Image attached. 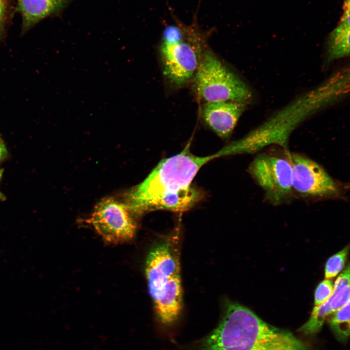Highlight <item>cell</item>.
I'll return each instance as SVG.
<instances>
[{
    "label": "cell",
    "instance_id": "7a4b0ae2",
    "mask_svg": "<svg viewBox=\"0 0 350 350\" xmlns=\"http://www.w3.org/2000/svg\"><path fill=\"white\" fill-rule=\"evenodd\" d=\"M200 350H309L292 333L267 324L250 309L228 304L218 326L200 343Z\"/></svg>",
    "mask_w": 350,
    "mask_h": 350
},
{
    "label": "cell",
    "instance_id": "9c48e42d",
    "mask_svg": "<svg viewBox=\"0 0 350 350\" xmlns=\"http://www.w3.org/2000/svg\"><path fill=\"white\" fill-rule=\"evenodd\" d=\"M245 107L246 104L236 101L205 103L202 108V119L218 136L227 138L232 133Z\"/></svg>",
    "mask_w": 350,
    "mask_h": 350
},
{
    "label": "cell",
    "instance_id": "7c38bea8",
    "mask_svg": "<svg viewBox=\"0 0 350 350\" xmlns=\"http://www.w3.org/2000/svg\"><path fill=\"white\" fill-rule=\"evenodd\" d=\"M327 301L333 313L350 302V267L349 264L336 280L333 286L332 294Z\"/></svg>",
    "mask_w": 350,
    "mask_h": 350
},
{
    "label": "cell",
    "instance_id": "52a82bcc",
    "mask_svg": "<svg viewBox=\"0 0 350 350\" xmlns=\"http://www.w3.org/2000/svg\"><path fill=\"white\" fill-rule=\"evenodd\" d=\"M134 214L126 202L107 198L97 204L86 222L105 241L120 243L130 240L134 235L136 228Z\"/></svg>",
    "mask_w": 350,
    "mask_h": 350
},
{
    "label": "cell",
    "instance_id": "5b68a950",
    "mask_svg": "<svg viewBox=\"0 0 350 350\" xmlns=\"http://www.w3.org/2000/svg\"><path fill=\"white\" fill-rule=\"evenodd\" d=\"M193 80L197 94L205 103L229 101L246 104L252 98L248 87L208 49L202 55Z\"/></svg>",
    "mask_w": 350,
    "mask_h": 350
},
{
    "label": "cell",
    "instance_id": "ba28073f",
    "mask_svg": "<svg viewBox=\"0 0 350 350\" xmlns=\"http://www.w3.org/2000/svg\"><path fill=\"white\" fill-rule=\"evenodd\" d=\"M292 169V189L304 197H328L337 195V184L318 163L296 153L287 156Z\"/></svg>",
    "mask_w": 350,
    "mask_h": 350
},
{
    "label": "cell",
    "instance_id": "3957f363",
    "mask_svg": "<svg viewBox=\"0 0 350 350\" xmlns=\"http://www.w3.org/2000/svg\"><path fill=\"white\" fill-rule=\"evenodd\" d=\"M178 241L166 237L150 252L146 263L148 289L156 314L164 324H170L179 317L182 309Z\"/></svg>",
    "mask_w": 350,
    "mask_h": 350
},
{
    "label": "cell",
    "instance_id": "277c9868",
    "mask_svg": "<svg viewBox=\"0 0 350 350\" xmlns=\"http://www.w3.org/2000/svg\"><path fill=\"white\" fill-rule=\"evenodd\" d=\"M173 15L175 23L164 29L158 52L164 76L172 86L180 88L193 79L206 49V37L195 17L186 25Z\"/></svg>",
    "mask_w": 350,
    "mask_h": 350
},
{
    "label": "cell",
    "instance_id": "ac0fdd59",
    "mask_svg": "<svg viewBox=\"0 0 350 350\" xmlns=\"http://www.w3.org/2000/svg\"><path fill=\"white\" fill-rule=\"evenodd\" d=\"M2 171H0V179H1V177L2 176ZM5 197L4 195L0 191V200H3L5 199Z\"/></svg>",
    "mask_w": 350,
    "mask_h": 350
},
{
    "label": "cell",
    "instance_id": "5bb4252c",
    "mask_svg": "<svg viewBox=\"0 0 350 350\" xmlns=\"http://www.w3.org/2000/svg\"><path fill=\"white\" fill-rule=\"evenodd\" d=\"M349 246L331 256L327 261L325 267V278L332 279L336 276L343 269L349 253Z\"/></svg>",
    "mask_w": 350,
    "mask_h": 350
},
{
    "label": "cell",
    "instance_id": "8992f818",
    "mask_svg": "<svg viewBox=\"0 0 350 350\" xmlns=\"http://www.w3.org/2000/svg\"><path fill=\"white\" fill-rule=\"evenodd\" d=\"M249 172L272 204H280L291 195L292 169L287 157L260 154L250 164Z\"/></svg>",
    "mask_w": 350,
    "mask_h": 350
},
{
    "label": "cell",
    "instance_id": "6da1fadb",
    "mask_svg": "<svg viewBox=\"0 0 350 350\" xmlns=\"http://www.w3.org/2000/svg\"><path fill=\"white\" fill-rule=\"evenodd\" d=\"M189 143L179 154L162 160L127 197L126 203L136 214L157 210L183 212L193 203L191 183L199 170L214 159L213 155L198 157Z\"/></svg>",
    "mask_w": 350,
    "mask_h": 350
},
{
    "label": "cell",
    "instance_id": "2e32d148",
    "mask_svg": "<svg viewBox=\"0 0 350 350\" xmlns=\"http://www.w3.org/2000/svg\"><path fill=\"white\" fill-rule=\"evenodd\" d=\"M8 0H0V39L5 30L8 12Z\"/></svg>",
    "mask_w": 350,
    "mask_h": 350
},
{
    "label": "cell",
    "instance_id": "8fae6325",
    "mask_svg": "<svg viewBox=\"0 0 350 350\" xmlns=\"http://www.w3.org/2000/svg\"><path fill=\"white\" fill-rule=\"evenodd\" d=\"M350 53V0H345L343 12L338 24L330 35L328 43L329 61L349 55Z\"/></svg>",
    "mask_w": 350,
    "mask_h": 350
},
{
    "label": "cell",
    "instance_id": "e0dca14e",
    "mask_svg": "<svg viewBox=\"0 0 350 350\" xmlns=\"http://www.w3.org/2000/svg\"><path fill=\"white\" fill-rule=\"evenodd\" d=\"M7 156L6 147L0 138V162Z\"/></svg>",
    "mask_w": 350,
    "mask_h": 350
},
{
    "label": "cell",
    "instance_id": "d6986e66",
    "mask_svg": "<svg viewBox=\"0 0 350 350\" xmlns=\"http://www.w3.org/2000/svg\"></svg>",
    "mask_w": 350,
    "mask_h": 350
},
{
    "label": "cell",
    "instance_id": "4fadbf2b",
    "mask_svg": "<svg viewBox=\"0 0 350 350\" xmlns=\"http://www.w3.org/2000/svg\"><path fill=\"white\" fill-rule=\"evenodd\" d=\"M332 314L328 319L331 330L339 340L346 341L350 330V302Z\"/></svg>",
    "mask_w": 350,
    "mask_h": 350
},
{
    "label": "cell",
    "instance_id": "30bf717a",
    "mask_svg": "<svg viewBox=\"0 0 350 350\" xmlns=\"http://www.w3.org/2000/svg\"><path fill=\"white\" fill-rule=\"evenodd\" d=\"M68 0H18L22 17V30L26 31L42 19L59 11Z\"/></svg>",
    "mask_w": 350,
    "mask_h": 350
},
{
    "label": "cell",
    "instance_id": "9a60e30c",
    "mask_svg": "<svg viewBox=\"0 0 350 350\" xmlns=\"http://www.w3.org/2000/svg\"><path fill=\"white\" fill-rule=\"evenodd\" d=\"M333 290L332 281L325 279L317 286L315 293V306H318L327 301L332 296Z\"/></svg>",
    "mask_w": 350,
    "mask_h": 350
}]
</instances>
